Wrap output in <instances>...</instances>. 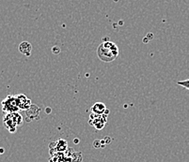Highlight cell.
<instances>
[{
	"instance_id": "obj_1",
	"label": "cell",
	"mask_w": 189,
	"mask_h": 162,
	"mask_svg": "<svg viewBox=\"0 0 189 162\" xmlns=\"http://www.w3.org/2000/svg\"><path fill=\"white\" fill-rule=\"evenodd\" d=\"M119 53V47L110 40L103 41L97 48V55L99 59L104 63H110L116 60Z\"/></svg>"
},
{
	"instance_id": "obj_2",
	"label": "cell",
	"mask_w": 189,
	"mask_h": 162,
	"mask_svg": "<svg viewBox=\"0 0 189 162\" xmlns=\"http://www.w3.org/2000/svg\"><path fill=\"white\" fill-rule=\"evenodd\" d=\"M4 127L7 128L10 133H14L17 128L23 124V117L18 112L6 113L3 118Z\"/></svg>"
},
{
	"instance_id": "obj_3",
	"label": "cell",
	"mask_w": 189,
	"mask_h": 162,
	"mask_svg": "<svg viewBox=\"0 0 189 162\" xmlns=\"http://www.w3.org/2000/svg\"><path fill=\"white\" fill-rule=\"evenodd\" d=\"M1 106L3 112L6 113L17 112L20 110L16 96H8L1 102Z\"/></svg>"
},
{
	"instance_id": "obj_4",
	"label": "cell",
	"mask_w": 189,
	"mask_h": 162,
	"mask_svg": "<svg viewBox=\"0 0 189 162\" xmlns=\"http://www.w3.org/2000/svg\"><path fill=\"white\" fill-rule=\"evenodd\" d=\"M106 121H107V116H105V115H95V113L90 115V124L96 129H102Z\"/></svg>"
},
{
	"instance_id": "obj_5",
	"label": "cell",
	"mask_w": 189,
	"mask_h": 162,
	"mask_svg": "<svg viewBox=\"0 0 189 162\" xmlns=\"http://www.w3.org/2000/svg\"><path fill=\"white\" fill-rule=\"evenodd\" d=\"M16 97H17V101H18V106H19V109L20 110L27 111V110L30 109V107H31V101H30V99H28L26 98V95L20 94L18 96H16Z\"/></svg>"
},
{
	"instance_id": "obj_6",
	"label": "cell",
	"mask_w": 189,
	"mask_h": 162,
	"mask_svg": "<svg viewBox=\"0 0 189 162\" xmlns=\"http://www.w3.org/2000/svg\"><path fill=\"white\" fill-rule=\"evenodd\" d=\"M31 50H32V46L30 43L27 42V41H23L19 45V52L22 55L26 56H29L31 55Z\"/></svg>"
},
{
	"instance_id": "obj_7",
	"label": "cell",
	"mask_w": 189,
	"mask_h": 162,
	"mask_svg": "<svg viewBox=\"0 0 189 162\" xmlns=\"http://www.w3.org/2000/svg\"><path fill=\"white\" fill-rule=\"evenodd\" d=\"M105 105L102 102H97L91 107V112L92 113H95V115H104L105 112Z\"/></svg>"
},
{
	"instance_id": "obj_8",
	"label": "cell",
	"mask_w": 189,
	"mask_h": 162,
	"mask_svg": "<svg viewBox=\"0 0 189 162\" xmlns=\"http://www.w3.org/2000/svg\"><path fill=\"white\" fill-rule=\"evenodd\" d=\"M177 85H181L182 87H184V88L189 90V79L180 81V82H177Z\"/></svg>"
}]
</instances>
